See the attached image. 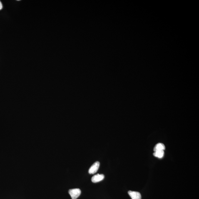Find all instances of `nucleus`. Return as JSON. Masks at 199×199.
<instances>
[{"label": "nucleus", "mask_w": 199, "mask_h": 199, "mask_svg": "<svg viewBox=\"0 0 199 199\" xmlns=\"http://www.w3.org/2000/svg\"><path fill=\"white\" fill-rule=\"evenodd\" d=\"M100 164L99 162L98 161L95 162L90 167L89 170H88V173L90 174H94L96 173L97 171H98V169H99Z\"/></svg>", "instance_id": "f03ea898"}, {"label": "nucleus", "mask_w": 199, "mask_h": 199, "mask_svg": "<svg viewBox=\"0 0 199 199\" xmlns=\"http://www.w3.org/2000/svg\"><path fill=\"white\" fill-rule=\"evenodd\" d=\"M128 193L132 199H141V194L138 192L129 191Z\"/></svg>", "instance_id": "7ed1b4c3"}, {"label": "nucleus", "mask_w": 199, "mask_h": 199, "mask_svg": "<svg viewBox=\"0 0 199 199\" xmlns=\"http://www.w3.org/2000/svg\"><path fill=\"white\" fill-rule=\"evenodd\" d=\"M165 149V146L163 144L159 143L157 144L154 148V151L155 152L157 150H164Z\"/></svg>", "instance_id": "39448f33"}, {"label": "nucleus", "mask_w": 199, "mask_h": 199, "mask_svg": "<svg viewBox=\"0 0 199 199\" xmlns=\"http://www.w3.org/2000/svg\"><path fill=\"white\" fill-rule=\"evenodd\" d=\"M104 178V176L103 175H94V176L92 177L91 181L93 182V183H98V182H100L103 180Z\"/></svg>", "instance_id": "20e7f679"}, {"label": "nucleus", "mask_w": 199, "mask_h": 199, "mask_svg": "<svg viewBox=\"0 0 199 199\" xmlns=\"http://www.w3.org/2000/svg\"><path fill=\"white\" fill-rule=\"evenodd\" d=\"M153 155L155 157L159 158H163L164 155V150H157V151L155 152Z\"/></svg>", "instance_id": "423d86ee"}, {"label": "nucleus", "mask_w": 199, "mask_h": 199, "mask_svg": "<svg viewBox=\"0 0 199 199\" xmlns=\"http://www.w3.org/2000/svg\"><path fill=\"white\" fill-rule=\"evenodd\" d=\"M2 8H3V6H2V3L1 1H0V10H1L2 9Z\"/></svg>", "instance_id": "0eeeda50"}, {"label": "nucleus", "mask_w": 199, "mask_h": 199, "mask_svg": "<svg viewBox=\"0 0 199 199\" xmlns=\"http://www.w3.org/2000/svg\"><path fill=\"white\" fill-rule=\"evenodd\" d=\"M81 190L79 188H75L71 189L69 191L70 196L72 199H76L81 195Z\"/></svg>", "instance_id": "f257e3e1"}]
</instances>
